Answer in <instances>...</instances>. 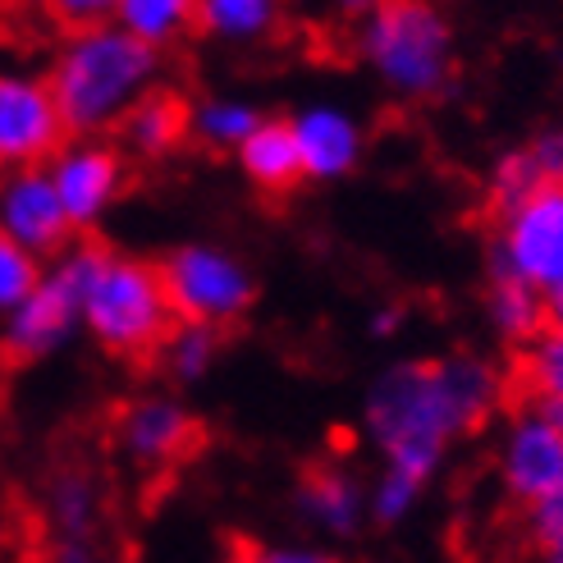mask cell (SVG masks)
<instances>
[{"label": "cell", "instance_id": "6da1fadb", "mask_svg": "<svg viewBox=\"0 0 563 563\" xmlns=\"http://www.w3.org/2000/svg\"><path fill=\"white\" fill-rule=\"evenodd\" d=\"M509 404V380L482 353L412 357L376 376L362 399V431L380 449V472L367 486V518L404 522L449 454V444L482 431Z\"/></svg>", "mask_w": 563, "mask_h": 563}, {"label": "cell", "instance_id": "7a4b0ae2", "mask_svg": "<svg viewBox=\"0 0 563 563\" xmlns=\"http://www.w3.org/2000/svg\"><path fill=\"white\" fill-rule=\"evenodd\" d=\"M161 51L129 37L124 27L101 23L69 33L46 74V88L69 137H101L120 129L129 106L156 88Z\"/></svg>", "mask_w": 563, "mask_h": 563}, {"label": "cell", "instance_id": "3957f363", "mask_svg": "<svg viewBox=\"0 0 563 563\" xmlns=\"http://www.w3.org/2000/svg\"><path fill=\"white\" fill-rule=\"evenodd\" d=\"M82 330L110 353L129 362H147L161 353L165 334L175 330L170 298L161 271L133 252H115L88 239L82 266Z\"/></svg>", "mask_w": 563, "mask_h": 563}, {"label": "cell", "instance_id": "277c9868", "mask_svg": "<svg viewBox=\"0 0 563 563\" xmlns=\"http://www.w3.org/2000/svg\"><path fill=\"white\" fill-rule=\"evenodd\" d=\"M357 55L394 97H440L454 78V23L435 0H380L357 19Z\"/></svg>", "mask_w": 563, "mask_h": 563}, {"label": "cell", "instance_id": "5b68a950", "mask_svg": "<svg viewBox=\"0 0 563 563\" xmlns=\"http://www.w3.org/2000/svg\"><path fill=\"white\" fill-rule=\"evenodd\" d=\"M161 285L170 298V312L179 325H211L224 330L252 312L257 302V279L224 247L184 243L161 266Z\"/></svg>", "mask_w": 563, "mask_h": 563}, {"label": "cell", "instance_id": "8992f818", "mask_svg": "<svg viewBox=\"0 0 563 563\" xmlns=\"http://www.w3.org/2000/svg\"><path fill=\"white\" fill-rule=\"evenodd\" d=\"M82 266H88V239L69 243L33 285L14 312L0 317V353L10 362H42L60 353L82 325Z\"/></svg>", "mask_w": 563, "mask_h": 563}, {"label": "cell", "instance_id": "52a82bcc", "mask_svg": "<svg viewBox=\"0 0 563 563\" xmlns=\"http://www.w3.org/2000/svg\"><path fill=\"white\" fill-rule=\"evenodd\" d=\"M490 266L518 275L541 298L563 294V184H537L522 202L490 220Z\"/></svg>", "mask_w": 563, "mask_h": 563}, {"label": "cell", "instance_id": "ba28073f", "mask_svg": "<svg viewBox=\"0 0 563 563\" xmlns=\"http://www.w3.org/2000/svg\"><path fill=\"white\" fill-rule=\"evenodd\" d=\"M65 137L46 78L0 69V175L37 170L65 147Z\"/></svg>", "mask_w": 563, "mask_h": 563}, {"label": "cell", "instance_id": "9c48e42d", "mask_svg": "<svg viewBox=\"0 0 563 563\" xmlns=\"http://www.w3.org/2000/svg\"><path fill=\"white\" fill-rule=\"evenodd\" d=\"M46 179L60 197L74 234H82L115 207L124 188V156L106 137H65V147L46 161Z\"/></svg>", "mask_w": 563, "mask_h": 563}, {"label": "cell", "instance_id": "30bf717a", "mask_svg": "<svg viewBox=\"0 0 563 563\" xmlns=\"http://www.w3.org/2000/svg\"><path fill=\"white\" fill-rule=\"evenodd\" d=\"M495 467H499L504 495L522 504V509H537L563 482V427H554L537 408H514Z\"/></svg>", "mask_w": 563, "mask_h": 563}, {"label": "cell", "instance_id": "8fae6325", "mask_svg": "<svg viewBox=\"0 0 563 563\" xmlns=\"http://www.w3.org/2000/svg\"><path fill=\"white\" fill-rule=\"evenodd\" d=\"M0 230L33 252L37 262H55L74 243V224L46 179V165L0 179Z\"/></svg>", "mask_w": 563, "mask_h": 563}, {"label": "cell", "instance_id": "7c38bea8", "mask_svg": "<svg viewBox=\"0 0 563 563\" xmlns=\"http://www.w3.org/2000/svg\"><path fill=\"white\" fill-rule=\"evenodd\" d=\"M197 435H202L197 431V417L184 404L165 399V394L133 399L115 417V440L124 449V459L143 472H161V467L188 459Z\"/></svg>", "mask_w": 563, "mask_h": 563}, {"label": "cell", "instance_id": "4fadbf2b", "mask_svg": "<svg viewBox=\"0 0 563 563\" xmlns=\"http://www.w3.org/2000/svg\"><path fill=\"white\" fill-rule=\"evenodd\" d=\"M289 133H294V147H298L302 179H312V184L344 179L362 156V129L340 106L298 110V115L289 120Z\"/></svg>", "mask_w": 563, "mask_h": 563}, {"label": "cell", "instance_id": "5bb4252c", "mask_svg": "<svg viewBox=\"0 0 563 563\" xmlns=\"http://www.w3.org/2000/svg\"><path fill=\"white\" fill-rule=\"evenodd\" d=\"M298 509L330 537H353L367 518V482L340 459H317L298 476Z\"/></svg>", "mask_w": 563, "mask_h": 563}, {"label": "cell", "instance_id": "9a60e30c", "mask_svg": "<svg viewBox=\"0 0 563 563\" xmlns=\"http://www.w3.org/2000/svg\"><path fill=\"white\" fill-rule=\"evenodd\" d=\"M504 380L514 408H537L563 427V321H550L527 349H518Z\"/></svg>", "mask_w": 563, "mask_h": 563}, {"label": "cell", "instance_id": "2e32d148", "mask_svg": "<svg viewBox=\"0 0 563 563\" xmlns=\"http://www.w3.org/2000/svg\"><path fill=\"white\" fill-rule=\"evenodd\" d=\"M42 514L51 537H78V541H101L106 537V490L88 467H60L51 472Z\"/></svg>", "mask_w": 563, "mask_h": 563}, {"label": "cell", "instance_id": "e0dca14e", "mask_svg": "<svg viewBox=\"0 0 563 563\" xmlns=\"http://www.w3.org/2000/svg\"><path fill=\"white\" fill-rule=\"evenodd\" d=\"M188 101L170 88H152L143 92L133 106H129V115L120 120V133H124V147L137 152V156H147V161H161V156H170L184 147V137H188Z\"/></svg>", "mask_w": 563, "mask_h": 563}, {"label": "cell", "instance_id": "ac0fdd59", "mask_svg": "<svg viewBox=\"0 0 563 563\" xmlns=\"http://www.w3.org/2000/svg\"><path fill=\"white\" fill-rule=\"evenodd\" d=\"M486 317L509 349H527L550 325V298H541L518 275L486 266Z\"/></svg>", "mask_w": 563, "mask_h": 563}, {"label": "cell", "instance_id": "d6986e66", "mask_svg": "<svg viewBox=\"0 0 563 563\" xmlns=\"http://www.w3.org/2000/svg\"><path fill=\"white\" fill-rule=\"evenodd\" d=\"M234 161H239V170L247 175V184L271 192V197L302 184V165H298L289 120H262L243 137V147L234 152Z\"/></svg>", "mask_w": 563, "mask_h": 563}, {"label": "cell", "instance_id": "ffe728a7", "mask_svg": "<svg viewBox=\"0 0 563 563\" xmlns=\"http://www.w3.org/2000/svg\"><path fill=\"white\" fill-rule=\"evenodd\" d=\"M197 23V0H120L115 5V27L137 37L152 51H165L179 42Z\"/></svg>", "mask_w": 563, "mask_h": 563}, {"label": "cell", "instance_id": "44dd1931", "mask_svg": "<svg viewBox=\"0 0 563 563\" xmlns=\"http://www.w3.org/2000/svg\"><path fill=\"white\" fill-rule=\"evenodd\" d=\"M285 0H197V23L216 42H257L279 23Z\"/></svg>", "mask_w": 563, "mask_h": 563}, {"label": "cell", "instance_id": "7402d4cb", "mask_svg": "<svg viewBox=\"0 0 563 563\" xmlns=\"http://www.w3.org/2000/svg\"><path fill=\"white\" fill-rule=\"evenodd\" d=\"M266 115L252 101L239 97H211L188 110V137H197L207 152H239L243 137L257 129Z\"/></svg>", "mask_w": 563, "mask_h": 563}, {"label": "cell", "instance_id": "603a6c76", "mask_svg": "<svg viewBox=\"0 0 563 563\" xmlns=\"http://www.w3.org/2000/svg\"><path fill=\"white\" fill-rule=\"evenodd\" d=\"M161 367L170 372V380L179 385H197V380H207L211 367H216V357H220V330L211 325H179L165 334V344H161Z\"/></svg>", "mask_w": 563, "mask_h": 563}, {"label": "cell", "instance_id": "cb8c5ba5", "mask_svg": "<svg viewBox=\"0 0 563 563\" xmlns=\"http://www.w3.org/2000/svg\"><path fill=\"white\" fill-rule=\"evenodd\" d=\"M537 184H541V175H537V165H531L527 147L504 152V156L490 165V179H486V211H490V220L504 216L514 202H522V197L537 188Z\"/></svg>", "mask_w": 563, "mask_h": 563}, {"label": "cell", "instance_id": "d4e9b609", "mask_svg": "<svg viewBox=\"0 0 563 563\" xmlns=\"http://www.w3.org/2000/svg\"><path fill=\"white\" fill-rule=\"evenodd\" d=\"M42 266L46 262H37L33 252L19 247L5 230H0V317L14 312V307L33 294V285L42 279Z\"/></svg>", "mask_w": 563, "mask_h": 563}, {"label": "cell", "instance_id": "484cf974", "mask_svg": "<svg viewBox=\"0 0 563 563\" xmlns=\"http://www.w3.org/2000/svg\"><path fill=\"white\" fill-rule=\"evenodd\" d=\"M224 563H340L321 550L307 545H275V541H234V550L224 554Z\"/></svg>", "mask_w": 563, "mask_h": 563}, {"label": "cell", "instance_id": "4316f807", "mask_svg": "<svg viewBox=\"0 0 563 563\" xmlns=\"http://www.w3.org/2000/svg\"><path fill=\"white\" fill-rule=\"evenodd\" d=\"M527 531H531V541H537V550L563 545V482L537 504V509H527Z\"/></svg>", "mask_w": 563, "mask_h": 563}, {"label": "cell", "instance_id": "83f0119b", "mask_svg": "<svg viewBox=\"0 0 563 563\" xmlns=\"http://www.w3.org/2000/svg\"><path fill=\"white\" fill-rule=\"evenodd\" d=\"M115 5L120 0H51V14L60 19L69 33H82V27L115 23Z\"/></svg>", "mask_w": 563, "mask_h": 563}, {"label": "cell", "instance_id": "f1b7e54d", "mask_svg": "<svg viewBox=\"0 0 563 563\" xmlns=\"http://www.w3.org/2000/svg\"><path fill=\"white\" fill-rule=\"evenodd\" d=\"M527 156L545 184H563V129H545L527 143Z\"/></svg>", "mask_w": 563, "mask_h": 563}, {"label": "cell", "instance_id": "f546056e", "mask_svg": "<svg viewBox=\"0 0 563 563\" xmlns=\"http://www.w3.org/2000/svg\"><path fill=\"white\" fill-rule=\"evenodd\" d=\"M46 563H115L106 541H78V537H51Z\"/></svg>", "mask_w": 563, "mask_h": 563}, {"label": "cell", "instance_id": "4dcf8cb0", "mask_svg": "<svg viewBox=\"0 0 563 563\" xmlns=\"http://www.w3.org/2000/svg\"><path fill=\"white\" fill-rule=\"evenodd\" d=\"M399 325H404V307H380V312L372 317V334H380V340L399 334Z\"/></svg>", "mask_w": 563, "mask_h": 563}, {"label": "cell", "instance_id": "1f68e13d", "mask_svg": "<svg viewBox=\"0 0 563 563\" xmlns=\"http://www.w3.org/2000/svg\"><path fill=\"white\" fill-rule=\"evenodd\" d=\"M376 5H380V0H334V10L349 14V19H362V14L376 10Z\"/></svg>", "mask_w": 563, "mask_h": 563}, {"label": "cell", "instance_id": "d6a6232c", "mask_svg": "<svg viewBox=\"0 0 563 563\" xmlns=\"http://www.w3.org/2000/svg\"><path fill=\"white\" fill-rule=\"evenodd\" d=\"M537 563H563V545H554V550H541V559Z\"/></svg>", "mask_w": 563, "mask_h": 563}, {"label": "cell", "instance_id": "836d02e7", "mask_svg": "<svg viewBox=\"0 0 563 563\" xmlns=\"http://www.w3.org/2000/svg\"><path fill=\"white\" fill-rule=\"evenodd\" d=\"M550 321H563V294L550 298Z\"/></svg>", "mask_w": 563, "mask_h": 563}]
</instances>
